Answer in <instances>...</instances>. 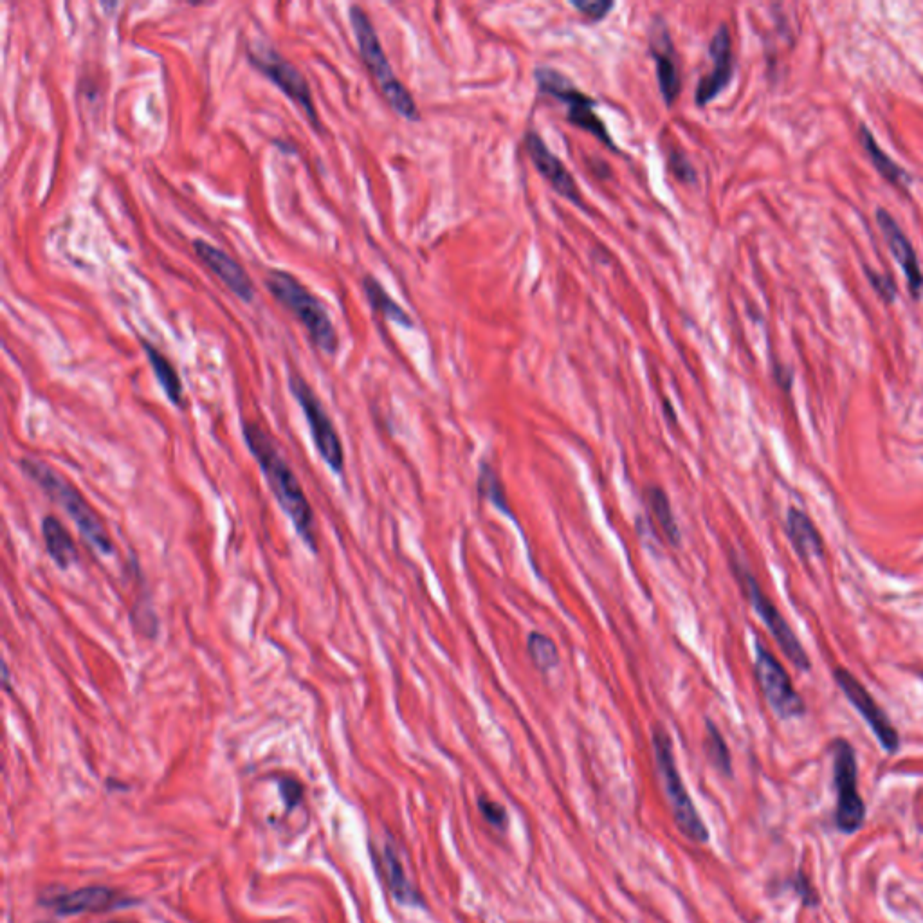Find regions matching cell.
Wrapping results in <instances>:
<instances>
[{
  "mask_svg": "<svg viewBox=\"0 0 923 923\" xmlns=\"http://www.w3.org/2000/svg\"><path fill=\"white\" fill-rule=\"evenodd\" d=\"M244 439H246L247 448L253 453L258 466L266 476L267 485L271 493L275 494L276 502L293 523L298 536L312 552H318L316 520H314L311 503L307 500V494L303 491L300 480L296 478L293 469L276 448L275 440L271 439L266 431L255 422L244 424Z\"/></svg>",
  "mask_w": 923,
  "mask_h": 923,
  "instance_id": "6da1fadb",
  "label": "cell"
},
{
  "mask_svg": "<svg viewBox=\"0 0 923 923\" xmlns=\"http://www.w3.org/2000/svg\"><path fill=\"white\" fill-rule=\"evenodd\" d=\"M20 469L71 516L83 540L89 541L94 549L105 556L114 554V543L110 540V534L100 516L69 480H65L53 467L47 466L46 462L37 458H22Z\"/></svg>",
  "mask_w": 923,
  "mask_h": 923,
  "instance_id": "7a4b0ae2",
  "label": "cell"
},
{
  "mask_svg": "<svg viewBox=\"0 0 923 923\" xmlns=\"http://www.w3.org/2000/svg\"><path fill=\"white\" fill-rule=\"evenodd\" d=\"M266 287L276 302L302 323L314 347L320 348L327 356H334L338 352V330L330 320L327 307L293 273L284 269H271L266 278Z\"/></svg>",
  "mask_w": 923,
  "mask_h": 923,
  "instance_id": "3957f363",
  "label": "cell"
},
{
  "mask_svg": "<svg viewBox=\"0 0 923 923\" xmlns=\"http://www.w3.org/2000/svg\"><path fill=\"white\" fill-rule=\"evenodd\" d=\"M348 19H350L352 33L356 37L359 56H361L366 69L372 74V78L377 83L384 100L388 101V105L401 118L406 119V121H419L421 112L417 109L410 91L404 87V83L393 73L392 65L388 62V56L384 53L381 40H379V35L375 31L374 24L368 17V13L361 6H350Z\"/></svg>",
  "mask_w": 923,
  "mask_h": 923,
  "instance_id": "277c9868",
  "label": "cell"
},
{
  "mask_svg": "<svg viewBox=\"0 0 923 923\" xmlns=\"http://www.w3.org/2000/svg\"><path fill=\"white\" fill-rule=\"evenodd\" d=\"M653 752H655L658 776L666 790L671 812L677 821L678 828L691 841L707 842L709 832L705 828L702 817L696 812L693 799L687 794V788L684 786L682 776L678 772L677 761H675L673 741L662 727H655L653 731Z\"/></svg>",
  "mask_w": 923,
  "mask_h": 923,
  "instance_id": "5b68a950",
  "label": "cell"
},
{
  "mask_svg": "<svg viewBox=\"0 0 923 923\" xmlns=\"http://www.w3.org/2000/svg\"><path fill=\"white\" fill-rule=\"evenodd\" d=\"M247 60L258 73L264 74L269 82L275 83L289 100L294 101L303 110V114L307 116L316 132H323L320 114L312 98L311 85L307 82L305 74L291 60H287L275 47L266 46L262 42L247 47Z\"/></svg>",
  "mask_w": 923,
  "mask_h": 923,
  "instance_id": "8992f818",
  "label": "cell"
},
{
  "mask_svg": "<svg viewBox=\"0 0 923 923\" xmlns=\"http://www.w3.org/2000/svg\"><path fill=\"white\" fill-rule=\"evenodd\" d=\"M731 565L732 572H734V576L738 579L741 590L747 595V599H749V603L752 604L754 612L758 613L759 619L767 626L770 635L776 639L779 648L785 653V657L788 658L799 671H810L812 662H810V657H808L806 649L803 648V644L797 639L796 633L792 631L785 617L777 610L776 604L772 603V601L768 599V595L761 590V586H759L758 581H756V577L752 576V572L747 568V565H743L736 556H732Z\"/></svg>",
  "mask_w": 923,
  "mask_h": 923,
  "instance_id": "52a82bcc",
  "label": "cell"
},
{
  "mask_svg": "<svg viewBox=\"0 0 923 923\" xmlns=\"http://www.w3.org/2000/svg\"><path fill=\"white\" fill-rule=\"evenodd\" d=\"M534 80L538 83L540 92L556 98L563 105H567V118L572 125H576V127L585 130L588 134H592L594 138L599 139L610 150L617 152V145H615V141L610 136L608 128L604 125L603 119L595 114L597 101L594 98H590L585 92L579 91L572 80H568L565 74L559 73L552 67H545V65L536 67Z\"/></svg>",
  "mask_w": 923,
  "mask_h": 923,
  "instance_id": "ba28073f",
  "label": "cell"
},
{
  "mask_svg": "<svg viewBox=\"0 0 923 923\" xmlns=\"http://www.w3.org/2000/svg\"><path fill=\"white\" fill-rule=\"evenodd\" d=\"M289 390L293 393L296 403L302 408L303 415L309 424V430H311L314 446L318 449L323 462L334 473L338 475L343 473V467H345L343 444L339 439L338 431L334 428V422L321 404L320 397L314 393L311 384L296 374L289 377Z\"/></svg>",
  "mask_w": 923,
  "mask_h": 923,
  "instance_id": "9c48e42d",
  "label": "cell"
},
{
  "mask_svg": "<svg viewBox=\"0 0 923 923\" xmlns=\"http://www.w3.org/2000/svg\"><path fill=\"white\" fill-rule=\"evenodd\" d=\"M833 779L837 788V828L848 835L859 832L866 819V806L857 786L855 750L846 740L833 741Z\"/></svg>",
  "mask_w": 923,
  "mask_h": 923,
  "instance_id": "30bf717a",
  "label": "cell"
},
{
  "mask_svg": "<svg viewBox=\"0 0 923 923\" xmlns=\"http://www.w3.org/2000/svg\"><path fill=\"white\" fill-rule=\"evenodd\" d=\"M756 680L770 709L781 718H799L806 713L805 700L797 693L783 664L761 642L756 644Z\"/></svg>",
  "mask_w": 923,
  "mask_h": 923,
  "instance_id": "8fae6325",
  "label": "cell"
},
{
  "mask_svg": "<svg viewBox=\"0 0 923 923\" xmlns=\"http://www.w3.org/2000/svg\"><path fill=\"white\" fill-rule=\"evenodd\" d=\"M833 678H835V682H837V686L844 693V696L848 698V702L866 720L869 729L873 731V734L877 736L878 743L882 745V749L889 752V754H895L898 747H900L898 731H896L891 720L887 718L884 709L875 702V698L871 696L868 689L862 686L859 678L851 675L848 669H835Z\"/></svg>",
  "mask_w": 923,
  "mask_h": 923,
  "instance_id": "7c38bea8",
  "label": "cell"
},
{
  "mask_svg": "<svg viewBox=\"0 0 923 923\" xmlns=\"http://www.w3.org/2000/svg\"><path fill=\"white\" fill-rule=\"evenodd\" d=\"M193 251L201 260L202 266L217 276L220 282L237 296L238 300L244 303H251L255 300V284L247 275L246 269L240 266L233 256L228 255L220 247L211 246L210 242L202 238L193 240Z\"/></svg>",
  "mask_w": 923,
  "mask_h": 923,
  "instance_id": "4fadbf2b",
  "label": "cell"
},
{
  "mask_svg": "<svg viewBox=\"0 0 923 923\" xmlns=\"http://www.w3.org/2000/svg\"><path fill=\"white\" fill-rule=\"evenodd\" d=\"M525 150L531 157L532 165L536 166V170L549 181L554 192L579 208H585L576 179L570 175L567 166L561 163V159L547 147V143L541 139L538 132L534 130L527 132Z\"/></svg>",
  "mask_w": 923,
  "mask_h": 923,
  "instance_id": "5bb4252c",
  "label": "cell"
},
{
  "mask_svg": "<svg viewBox=\"0 0 923 923\" xmlns=\"http://www.w3.org/2000/svg\"><path fill=\"white\" fill-rule=\"evenodd\" d=\"M649 51L657 64V80L662 98L671 107L680 94V73H678L677 53L673 40L669 37L668 26L662 19L653 20L649 28Z\"/></svg>",
  "mask_w": 923,
  "mask_h": 923,
  "instance_id": "9a60e30c",
  "label": "cell"
},
{
  "mask_svg": "<svg viewBox=\"0 0 923 923\" xmlns=\"http://www.w3.org/2000/svg\"><path fill=\"white\" fill-rule=\"evenodd\" d=\"M709 55L713 58V71L709 76H704L696 85L695 101L698 107H705L720 96L725 87L731 83L734 73V58H732L731 33L727 26H720L714 33Z\"/></svg>",
  "mask_w": 923,
  "mask_h": 923,
  "instance_id": "2e32d148",
  "label": "cell"
},
{
  "mask_svg": "<svg viewBox=\"0 0 923 923\" xmlns=\"http://www.w3.org/2000/svg\"><path fill=\"white\" fill-rule=\"evenodd\" d=\"M44 904L53 907L56 913L71 916V914L82 913H101V911H110L118 909L121 905H130L132 900L123 898L109 887L91 886L76 889L73 893H62V895H53L51 898L42 900Z\"/></svg>",
  "mask_w": 923,
  "mask_h": 923,
  "instance_id": "e0dca14e",
  "label": "cell"
},
{
  "mask_svg": "<svg viewBox=\"0 0 923 923\" xmlns=\"http://www.w3.org/2000/svg\"><path fill=\"white\" fill-rule=\"evenodd\" d=\"M877 222L878 226H880V231L884 233L887 246L891 249V253L895 255L898 266L902 267V271H904L909 291H911L916 300H920V298H923V273L922 269H920V264H918V256L914 253L911 240L905 237L904 231L896 224V220L891 217L889 211L882 210V208L877 210Z\"/></svg>",
  "mask_w": 923,
  "mask_h": 923,
  "instance_id": "ac0fdd59",
  "label": "cell"
},
{
  "mask_svg": "<svg viewBox=\"0 0 923 923\" xmlns=\"http://www.w3.org/2000/svg\"><path fill=\"white\" fill-rule=\"evenodd\" d=\"M786 532L799 558L806 559V561L823 558V538L817 531L814 521L810 520V516H806L805 512L799 511L796 507L788 511Z\"/></svg>",
  "mask_w": 923,
  "mask_h": 923,
  "instance_id": "d6986e66",
  "label": "cell"
},
{
  "mask_svg": "<svg viewBox=\"0 0 923 923\" xmlns=\"http://www.w3.org/2000/svg\"><path fill=\"white\" fill-rule=\"evenodd\" d=\"M139 343H141L143 352H145V356H147L148 363H150L152 370H154V374H156L157 383L161 384V388H163V392H165L166 397H168V401L174 404V406L183 408V381H181V377L177 374L175 366L172 365V361H170L159 348L154 347L150 341H147V339L139 338Z\"/></svg>",
  "mask_w": 923,
  "mask_h": 923,
  "instance_id": "ffe728a7",
  "label": "cell"
},
{
  "mask_svg": "<svg viewBox=\"0 0 923 923\" xmlns=\"http://www.w3.org/2000/svg\"><path fill=\"white\" fill-rule=\"evenodd\" d=\"M42 536L46 545L47 554L62 570L73 567L78 561V549L73 538L65 529L64 523L55 516H46L42 520Z\"/></svg>",
  "mask_w": 923,
  "mask_h": 923,
  "instance_id": "44dd1931",
  "label": "cell"
},
{
  "mask_svg": "<svg viewBox=\"0 0 923 923\" xmlns=\"http://www.w3.org/2000/svg\"><path fill=\"white\" fill-rule=\"evenodd\" d=\"M860 141H862V147L866 150L871 163L877 168L878 174L882 175L887 183L893 184L898 190L909 192L911 175L907 174L902 166L896 165L895 161H891V157L887 156L886 152L878 147L877 141H875L873 134L869 132L866 125L860 127Z\"/></svg>",
  "mask_w": 923,
  "mask_h": 923,
  "instance_id": "7402d4cb",
  "label": "cell"
},
{
  "mask_svg": "<svg viewBox=\"0 0 923 923\" xmlns=\"http://www.w3.org/2000/svg\"><path fill=\"white\" fill-rule=\"evenodd\" d=\"M379 864H381V868H383L384 880H386V884L390 887L392 895L395 896V900H399L401 904L406 905L421 904L419 893L415 891V887H413L412 884H410V880L406 878L403 864H401V860H399L393 848H390V846L384 848L383 853H381V859H379Z\"/></svg>",
  "mask_w": 923,
  "mask_h": 923,
  "instance_id": "603a6c76",
  "label": "cell"
},
{
  "mask_svg": "<svg viewBox=\"0 0 923 923\" xmlns=\"http://www.w3.org/2000/svg\"><path fill=\"white\" fill-rule=\"evenodd\" d=\"M363 289H365L366 300H368L374 312L381 314L384 320L397 323L404 329H413V320L410 318V314L404 311L403 307L395 302L390 294L386 293V289L379 284V280H375L374 276L366 275L363 278Z\"/></svg>",
  "mask_w": 923,
  "mask_h": 923,
  "instance_id": "cb8c5ba5",
  "label": "cell"
},
{
  "mask_svg": "<svg viewBox=\"0 0 923 923\" xmlns=\"http://www.w3.org/2000/svg\"><path fill=\"white\" fill-rule=\"evenodd\" d=\"M646 500H648L649 511L657 521L662 534L668 538L671 545L678 547L682 536H680V529H678L677 520H675V514L671 509V502H669L666 491L660 489V487H648L646 489Z\"/></svg>",
  "mask_w": 923,
  "mask_h": 923,
  "instance_id": "d4e9b609",
  "label": "cell"
},
{
  "mask_svg": "<svg viewBox=\"0 0 923 923\" xmlns=\"http://www.w3.org/2000/svg\"><path fill=\"white\" fill-rule=\"evenodd\" d=\"M478 494L480 498L485 500V502L491 503L494 509L507 514L514 518L512 514V507L509 500H507V494H505V487H503L502 480L500 476L496 473L489 462H484L480 466V475H478Z\"/></svg>",
  "mask_w": 923,
  "mask_h": 923,
  "instance_id": "484cf974",
  "label": "cell"
},
{
  "mask_svg": "<svg viewBox=\"0 0 923 923\" xmlns=\"http://www.w3.org/2000/svg\"><path fill=\"white\" fill-rule=\"evenodd\" d=\"M527 653L531 657L532 664L541 673H550L552 669L559 666L558 646L545 633H540V631L529 633V637H527Z\"/></svg>",
  "mask_w": 923,
  "mask_h": 923,
  "instance_id": "4316f807",
  "label": "cell"
},
{
  "mask_svg": "<svg viewBox=\"0 0 923 923\" xmlns=\"http://www.w3.org/2000/svg\"><path fill=\"white\" fill-rule=\"evenodd\" d=\"M705 747H707V754L713 761L714 767L722 770L723 774H731V752L722 734L718 731V727L711 722L707 723Z\"/></svg>",
  "mask_w": 923,
  "mask_h": 923,
  "instance_id": "83f0119b",
  "label": "cell"
},
{
  "mask_svg": "<svg viewBox=\"0 0 923 923\" xmlns=\"http://www.w3.org/2000/svg\"><path fill=\"white\" fill-rule=\"evenodd\" d=\"M570 4L579 13H583L586 19L594 20V22L603 20L615 8L612 0H572Z\"/></svg>",
  "mask_w": 923,
  "mask_h": 923,
  "instance_id": "f1b7e54d",
  "label": "cell"
},
{
  "mask_svg": "<svg viewBox=\"0 0 923 923\" xmlns=\"http://www.w3.org/2000/svg\"><path fill=\"white\" fill-rule=\"evenodd\" d=\"M669 168H671V172H673V175L677 177L680 183H696L695 168H693V165L689 163V159H687L682 152L673 150V152L669 154Z\"/></svg>",
  "mask_w": 923,
  "mask_h": 923,
  "instance_id": "f546056e",
  "label": "cell"
},
{
  "mask_svg": "<svg viewBox=\"0 0 923 923\" xmlns=\"http://www.w3.org/2000/svg\"><path fill=\"white\" fill-rule=\"evenodd\" d=\"M478 805H480V812L484 815L487 823L493 824L496 828H505L507 823H509V815L503 810L502 805L494 803V801L487 799V797L480 799Z\"/></svg>",
  "mask_w": 923,
  "mask_h": 923,
  "instance_id": "4dcf8cb0",
  "label": "cell"
},
{
  "mask_svg": "<svg viewBox=\"0 0 923 923\" xmlns=\"http://www.w3.org/2000/svg\"><path fill=\"white\" fill-rule=\"evenodd\" d=\"M868 273L869 280H871V284L875 287L878 296L886 303L893 302L896 298L895 280L889 275H878V273H873V271H869V269Z\"/></svg>",
  "mask_w": 923,
  "mask_h": 923,
  "instance_id": "1f68e13d",
  "label": "cell"
},
{
  "mask_svg": "<svg viewBox=\"0 0 923 923\" xmlns=\"http://www.w3.org/2000/svg\"><path fill=\"white\" fill-rule=\"evenodd\" d=\"M280 790H282V797H284L287 806H294L302 799V786L298 785L293 779L282 781Z\"/></svg>",
  "mask_w": 923,
  "mask_h": 923,
  "instance_id": "d6a6232c",
  "label": "cell"
},
{
  "mask_svg": "<svg viewBox=\"0 0 923 923\" xmlns=\"http://www.w3.org/2000/svg\"><path fill=\"white\" fill-rule=\"evenodd\" d=\"M110 923H121V922H110Z\"/></svg>",
  "mask_w": 923,
  "mask_h": 923,
  "instance_id": "836d02e7",
  "label": "cell"
}]
</instances>
